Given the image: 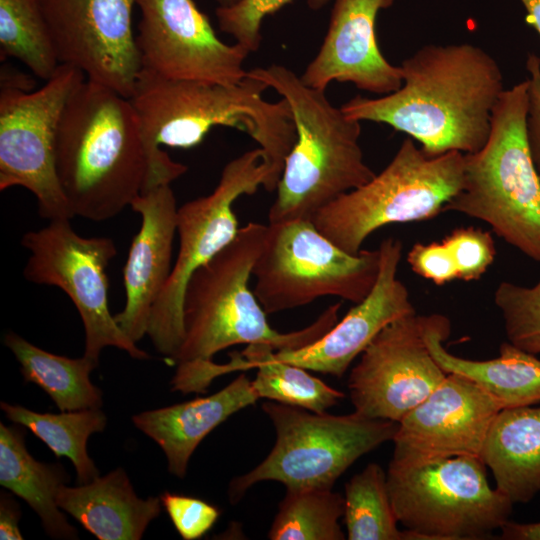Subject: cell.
I'll use <instances>...</instances> for the list:
<instances>
[{"label": "cell", "mask_w": 540, "mask_h": 540, "mask_svg": "<svg viewBox=\"0 0 540 540\" xmlns=\"http://www.w3.org/2000/svg\"><path fill=\"white\" fill-rule=\"evenodd\" d=\"M344 496L330 487L286 488L270 526L271 540H344Z\"/></svg>", "instance_id": "31"}, {"label": "cell", "mask_w": 540, "mask_h": 540, "mask_svg": "<svg viewBox=\"0 0 540 540\" xmlns=\"http://www.w3.org/2000/svg\"><path fill=\"white\" fill-rule=\"evenodd\" d=\"M35 82L29 75L13 69L9 66H2L0 70V87L34 90Z\"/></svg>", "instance_id": "40"}, {"label": "cell", "mask_w": 540, "mask_h": 540, "mask_svg": "<svg viewBox=\"0 0 540 540\" xmlns=\"http://www.w3.org/2000/svg\"><path fill=\"white\" fill-rule=\"evenodd\" d=\"M252 381L240 374L216 393L132 416L136 428L163 451L168 471L183 479L201 441L234 413L259 400Z\"/></svg>", "instance_id": "21"}, {"label": "cell", "mask_w": 540, "mask_h": 540, "mask_svg": "<svg viewBox=\"0 0 540 540\" xmlns=\"http://www.w3.org/2000/svg\"><path fill=\"white\" fill-rule=\"evenodd\" d=\"M56 502L99 540H140L162 506L160 497H138L123 468L86 484L62 485Z\"/></svg>", "instance_id": "23"}, {"label": "cell", "mask_w": 540, "mask_h": 540, "mask_svg": "<svg viewBox=\"0 0 540 540\" xmlns=\"http://www.w3.org/2000/svg\"><path fill=\"white\" fill-rule=\"evenodd\" d=\"M343 517L349 540H416L412 532L398 528L387 474L377 463L346 483Z\"/></svg>", "instance_id": "30"}, {"label": "cell", "mask_w": 540, "mask_h": 540, "mask_svg": "<svg viewBox=\"0 0 540 540\" xmlns=\"http://www.w3.org/2000/svg\"><path fill=\"white\" fill-rule=\"evenodd\" d=\"M292 0H240L229 7H218L216 17L220 30L232 36L235 43L256 52L262 41L264 19ZM331 0H307L312 10H319Z\"/></svg>", "instance_id": "33"}, {"label": "cell", "mask_w": 540, "mask_h": 540, "mask_svg": "<svg viewBox=\"0 0 540 540\" xmlns=\"http://www.w3.org/2000/svg\"><path fill=\"white\" fill-rule=\"evenodd\" d=\"M130 207L141 216V226L123 268L125 306L114 317L123 332L137 343L147 334L152 308L173 268L178 207L170 185L140 194Z\"/></svg>", "instance_id": "20"}, {"label": "cell", "mask_w": 540, "mask_h": 540, "mask_svg": "<svg viewBox=\"0 0 540 540\" xmlns=\"http://www.w3.org/2000/svg\"><path fill=\"white\" fill-rule=\"evenodd\" d=\"M501 410L498 402L472 380L447 373L441 384L398 423L392 458H481L489 429Z\"/></svg>", "instance_id": "17"}, {"label": "cell", "mask_w": 540, "mask_h": 540, "mask_svg": "<svg viewBox=\"0 0 540 540\" xmlns=\"http://www.w3.org/2000/svg\"><path fill=\"white\" fill-rule=\"evenodd\" d=\"M0 408L11 422L29 429L44 442L57 458H68L75 468L77 484L89 483L100 476L88 455L87 441L107 425V416L101 408L39 413L3 401Z\"/></svg>", "instance_id": "28"}, {"label": "cell", "mask_w": 540, "mask_h": 540, "mask_svg": "<svg viewBox=\"0 0 540 540\" xmlns=\"http://www.w3.org/2000/svg\"><path fill=\"white\" fill-rule=\"evenodd\" d=\"M137 5L141 70L223 85L247 77L243 65L250 52L238 43L223 42L193 0H137Z\"/></svg>", "instance_id": "14"}, {"label": "cell", "mask_w": 540, "mask_h": 540, "mask_svg": "<svg viewBox=\"0 0 540 540\" xmlns=\"http://www.w3.org/2000/svg\"><path fill=\"white\" fill-rule=\"evenodd\" d=\"M463 168V153L428 156L409 137L380 173L320 209L312 221L339 248L357 254L380 227L441 214L461 188Z\"/></svg>", "instance_id": "7"}, {"label": "cell", "mask_w": 540, "mask_h": 540, "mask_svg": "<svg viewBox=\"0 0 540 540\" xmlns=\"http://www.w3.org/2000/svg\"><path fill=\"white\" fill-rule=\"evenodd\" d=\"M527 80L505 89L482 149L464 154L460 190L443 207L486 222L493 232L540 262V176L526 133Z\"/></svg>", "instance_id": "6"}, {"label": "cell", "mask_w": 540, "mask_h": 540, "mask_svg": "<svg viewBox=\"0 0 540 540\" xmlns=\"http://www.w3.org/2000/svg\"><path fill=\"white\" fill-rule=\"evenodd\" d=\"M505 540H540V522L519 523L508 520L501 528Z\"/></svg>", "instance_id": "39"}, {"label": "cell", "mask_w": 540, "mask_h": 540, "mask_svg": "<svg viewBox=\"0 0 540 540\" xmlns=\"http://www.w3.org/2000/svg\"><path fill=\"white\" fill-rule=\"evenodd\" d=\"M425 343L446 373L463 375L494 398L502 409L531 406L540 402V359L509 341L499 348V356L472 360L456 356L444 346L450 321L440 314L422 316Z\"/></svg>", "instance_id": "22"}, {"label": "cell", "mask_w": 540, "mask_h": 540, "mask_svg": "<svg viewBox=\"0 0 540 540\" xmlns=\"http://www.w3.org/2000/svg\"><path fill=\"white\" fill-rule=\"evenodd\" d=\"M162 506L178 534L184 540L204 536L216 523L219 509L196 497L164 492L160 495Z\"/></svg>", "instance_id": "35"}, {"label": "cell", "mask_w": 540, "mask_h": 540, "mask_svg": "<svg viewBox=\"0 0 540 540\" xmlns=\"http://www.w3.org/2000/svg\"><path fill=\"white\" fill-rule=\"evenodd\" d=\"M386 474L397 520L416 540L485 539L510 520L514 504L480 457L392 458Z\"/></svg>", "instance_id": "8"}, {"label": "cell", "mask_w": 540, "mask_h": 540, "mask_svg": "<svg viewBox=\"0 0 540 540\" xmlns=\"http://www.w3.org/2000/svg\"><path fill=\"white\" fill-rule=\"evenodd\" d=\"M395 0H334L327 33L301 80L326 91L332 81L387 95L403 84L400 66L392 65L379 49L376 19Z\"/></svg>", "instance_id": "19"}, {"label": "cell", "mask_w": 540, "mask_h": 540, "mask_svg": "<svg viewBox=\"0 0 540 540\" xmlns=\"http://www.w3.org/2000/svg\"><path fill=\"white\" fill-rule=\"evenodd\" d=\"M407 262L414 273L436 285L458 280L456 267L442 241L415 243L408 252Z\"/></svg>", "instance_id": "36"}, {"label": "cell", "mask_w": 540, "mask_h": 540, "mask_svg": "<svg viewBox=\"0 0 540 540\" xmlns=\"http://www.w3.org/2000/svg\"><path fill=\"white\" fill-rule=\"evenodd\" d=\"M446 376L425 343L422 316L414 313L373 338L352 368L347 387L354 412L399 423Z\"/></svg>", "instance_id": "15"}, {"label": "cell", "mask_w": 540, "mask_h": 540, "mask_svg": "<svg viewBox=\"0 0 540 540\" xmlns=\"http://www.w3.org/2000/svg\"><path fill=\"white\" fill-rule=\"evenodd\" d=\"M21 245L30 252L25 279L60 288L78 310L85 333L84 356L99 364L101 351L111 346L135 359L150 358L123 332L109 309L106 269L117 255L112 239L83 237L70 219H55L26 232Z\"/></svg>", "instance_id": "13"}, {"label": "cell", "mask_w": 540, "mask_h": 540, "mask_svg": "<svg viewBox=\"0 0 540 540\" xmlns=\"http://www.w3.org/2000/svg\"><path fill=\"white\" fill-rule=\"evenodd\" d=\"M528 73V113L526 133L531 157L540 176V57L529 53L526 60Z\"/></svg>", "instance_id": "37"}, {"label": "cell", "mask_w": 540, "mask_h": 540, "mask_svg": "<svg viewBox=\"0 0 540 540\" xmlns=\"http://www.w3.org/2000/svg\"><path fill=\"white\" fill-rule=\"evenodd\" d=\"M248 75L286 100L296 130L268 223L312 220L320 209L375 176L359 144L361 122L332 105L325 91L306 85L279 64L248 70Z\"/></svg>", "instance_id": "4"}, {"label": "cell", "mask_w": 540, "mask_h": 540, "mask_svg": "<svg viewBox=\"0 0 540 540\" xmlns=\"http://www.w3.org/2000/svg\"><path fill=\"white\" fill-rule=\"evenodd\" d=\"M442 242L457 270L458 280H478L494 262L495 241L489 231L475 227L454 229Z\"/></svg>", "instance_id": "34"}, {"label": "cell", "mask_w": 540, "mask_h": 540, "mask_svg": "<svg viewBox=\"0 0 540 540\" xmlns=\"http://www.w3.org/2000/svg\"><path fill=\"white\" fill-rule=\"evenodd\" d=\"M267 225L249 222L233 241L190 277L183 298L184 337L171 362L211 361L234 345L266 344L275 351L312 344L338 321L341 303L330 305L310 325L281 333L249 289Z\"/></svg>", "instance_id": "5"}, {"label": "cell", "mask_w": 540, "mask_h": 540, "mask_svg": "<svg viewBox=\"0 0 540 540\" xmlns=\"http://www.w3.org/2000/svg\"><path fill=\"white\" fill-rule=\"evenodd\" d=\"M21 510L19 504L9 494L1 492L0 496V539L22 540L19 528Z\"/></svg>", "instance_id": "38"}, {"label": "cell", "mask_w": 540, "mask_h": 540, "mask_svg": "<svg viewBox=\"0 0 540 540\" xmlns=\"http://www.w3.org/2000/svg\"><path fill=\"white\" fill-rule=\"evenodd\" d=\"M25 427L0 423V484L23 499L54 539H78L76 528L58 507L56 496L68 476L60 464L41 463L25 445Z\"/></svg>", "instance_id": "25"}, {"label": "cell", "mask_w": 540, "mask_h": 540, "mask_svg": "<svg viewBox=\"0 0 540 540\" xmlns=\"http://www.w3.org/2000/svg\"><path fill=\"white\" fill-rule=\"evenodd\" d=\"M402 86L379 98L357 95L347 117L391 126L420 143L428 156L475 153L486 144L503 93L497 61L472 43L427 44L400 65Z\"/></svg>", "instance_id": "1"}, {"label": "cell", "mask_w": 540, "mask_h": 540, "mask_svg": "<svg viewBox=\"0 0 540 540\" xmlns=\"http://www.w3.org/2000/svg\"><path fill=\"white\" fill-rule=\"evenodd\" d=\"M60 64L129 98L141 71L137 0H41Z\"/></svg>", "instance_id": "16"}, {"label": "cell", "mask_w": 540, "mask_h": 540, "mask_svg": "<svg viewBox=\"0 0 540 540\" xmlns=\"http://www.w3.org/2000/svg\"><path fill=\"white\" fill-rule=\"evenodd\" d=\"M3 342L20 364L24 380L43 389L60 411L102 407V391L90 380L98 363L84 355L69 358L50 353L13 331L5 334Z\"/></svg>", "instance_id": "27"}, {"label": "cell", "mask_w": 540, "mask_h": 540, "mask_svg": "<svg viewBox=\"0 0 540 540\" xmlns=\"http://www.w3.org/2000/svg\"><path fill=\"white\" fill-rule=\"evenodd\" d=\"M269 173L264 151L259 147L249 150L224 166L210 194L178 207V253L152 308L146 334L157 352L170 361L184 337L183 298L191 275L233 241L239 231L234 202L264 188Z\"/></svg>", "instance_id": "11"}, {"label": "cell", "mask_w": 540, "mask_h": 540, "mask_svg": "<svg viewBox=\"0 0 540 540\" xmlns=\"http://www.w3.org/2000/svg\"><path fill=\"white\" fill-rule=\"evenodd\" d=\"M263 81L247 74L239 83L163 78L141 70L128 98L139 121L149 161L147 190L171 185L188 167L161 149L192 148L215 126L248 134L266 156L270 174L265 190H276L284 162L296 141L290 107L285 99L269 102Z\"/></svg>", "instance_id": "2"}, {"label": "cell", "mask_w": 540, "mask_h": 540, "mask_svg": "<svg viewBox=\"0 0 540 540\" xmlns=\"http://www.w3.org/2000/svg\"><path fill=\"white\" fill-rule=\"evenodd\" d=\"M55 155L74 216L113 218L147 189L149 161L130 100L88 79L64 107Z\"/></svg>", "instance_id": "3"}, {"label": "cell", "mask_w": 540, "mask_h": 540, "mask_svg": "<svg viewBox=\"0 0 540 540\" xmlns=\"http://www.w3.org/2000/svg\"><path fill=\"white\" fill-rule=\"evenodd\" d=\"M15 58L49 80L59 59L41 0H0V58Z\"/></svg>", "instance_id": "29"}, {"label": "cell", "mask_w": 540, "mask_h": 540, "mask_svg": "<svg viewBox=\"0 0 540 540\" xmlns=\"http://www.w3.org/2000/svg\"><path fill=\"white\" fill-rule=\"evenodd\" d=\"M85 79L60 64L37 90L0 87V190H29L50 221L74 217L57 176L56 138L64 107Z\"/></svg>", "instance_id": "12"}, {"label": "cell", "mask_w": 540, "mask_h": 540, "mask_svg": "<svg viewBox=\"0 0 540 540\" xmlns=\"http://www.w3.org/2000/svg\"><path fill=\"white\" fill-rule=\"evenodd\" d=\"M481 458L496 488L513 504L540 493V406L502 409L487 434Z\"/></svg>", "instance_id": "24"}, {"label": "cell", "mask_w": 540, "mask_h": 540, "mask_svg": "<svg viewBox=\"0 0 540 540\" xmlns=\"http://www.w3.org/2000/svg\"><path fill=\"white\" fill-rule=\"evenodd\" d=\"M526 10V21L540 36V0H520Z\"/></svg>", "instance_id": "41"}, {"label": "cell", "mask_w": 540, "mask_h": 540, "mask_svg": "<svg viewBox=\"0 0 540 540\" xmlns=\"http://www.w3.org/2000/svg\"><path fill=\"white\" fill-rule=\"evenodd\" d=\"M378 249L379 273L369 294L312 344L295 350L275 351L278 360L306 370L342 377L385 326L416 313L407 287L397 277L402 242L388 237Z\"/></svg>", "instance_id": "18"}, {"label": "cell", "mask_w": 540, "mask_h": 540, "mask_svg": "<svg viewBox=\"0 0 540 540\" xmlns=\"http://www.w3.org/2000/svg\"><path fill=\"white\" fill-rule=\"evenodd\" d=\"M379 266V249L350 254L323 235L312 220L268 223L252 272L253 292L266 314L325 296L359 303L373 288Z\"/></svg>", "instance_id": "10"}, {"label": "cell", "mask_w": 540, "mask_h": 540, "mask_svg": "<svg viewBox=\"0 0 540 540\" xmlns=\"http://www.w3.org/2000/svg\"><path fill=\"white\" fill-rule=\"evenodd\" d=\"M510 343L532 354H540V280L527 287L501 282L494 293Z\"/></svg>", "instance_id": "32"}, {"label": "cell", "mask_w": 540, "mask_h": 540, "mask_svg": "<svg viewBox=\"0 0 540 540\" xmlns=\"http://www.w3.org/2000/svg\"><path fill=\"white\" fill-rule=\"evenodd\" d=\"M215 1L219 5L218 7H229V6H232V5L236 4L240 0H215Z\"/></svg>", "instance_id": "42"}, {"label": "cell", "mask_w": 540, "mask_h": 540, "mask_svg": "<svg viewBox=\"0 0 540 540\" xmlns=\"http://www.w3.org/2000/svg\"><path fill=\"white\" fill-rule=\"evenodd\" d=\"M230 358L228 363L219 364L220 376L256 368L252 385L260 399L322 413L345 397L306 369L278 360L269 345H247L241 353H231Z\"/></svg>", "instance_id": "26"}, {"label": "cell", "mask_w": 540, "mask_h": 540, "mask_svg": "<svg viewBox=\"0 0 540 540\" xmlns=\"http://www.w3.org/2000/svg\"><path fill=\"white\" fill-rule=\"evenodd\" d=\"M262 409L275 429V443L254 469L234 478L232 504L253 485L276 481L286 488L330 487L360 457L392 441L398 423L356 412L333 415L266 401Z\"/></svg>", "instance_id": "9"}]
</instances>
